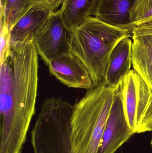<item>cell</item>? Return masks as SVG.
Listing matches in <instances>:
<instances>
[{
	"label": "cell",
	"instance_id": "7a4b0ae2",
	"mask_svg": "<svg viewBox=\"0 0 152 153\" xmlns=\"http://www.w3.org/2000/svg\"><path fill=\"white\" fill-rule=\"evenodd\" d=\"M117 85L110 86L103 80L87 90L73 106L70 134L71 153H97Z\"/></svg>",
	"mask_w": 152,
	"mask_h": 153
},
{
	"label": "cell",
	"instance_id": "9c48e42d",
	"mask_svg": "<svg viewBox=\"0 0 152 153\" xmlns=\"http://www.w3.org/2000/svg\"><path fill=\"white\" fill-rule=\"evenodd\" d=\"M132 65L152 88V24L132 28Z\"/></svg>",
	"mask_w": 152,
	"mask_h": 153
},
{
	"label": "cell",
	"instance_id": "6da1fadb",
	"mask_svg": "<svg viewBox=\"0 0 152 153\" xmlns=\"http://www.w3.org/2000/svg\"><path fill=\"white\" fill-rule=\"evenodd\" d=\"M1 63L0 153H21L35 112L38 54L34 37L11 47Z\"/></svg>",
	"mask_w": 152,
	"mask_h": 153
},
{
	"label": "cell",
	"instance_id": "9a60e30c",
	"mask_svg": "<svg viewBox=\"0 0 152 153\" xmlns=\"http://www.w3.org/2000/svg\"><path fill=\"white\" fill-rule=\"evenodd\" d=\"M151 17L152 0H136L130 11L131 24L126 28Z\"/></svg>",
	"mask_w": 152,
	"mask_h": 153
},
{
	"label": "cell",
	"instance_id": "30bf717a",
	"mask_svg": "<svg viewBox=\"0 0 152 153\" xmlns=\"http://www.w3.org/2000/svg\"><path fill=\"white\" fill-rule=\"evenodd\" d=\"M53 12L44 1L36 2L11 29V47L29 37H34Z\"/></svg>",
	"mask_w": 152,
	"mask_h": 153
},
{
	"label": "cell",
	"instance_id": "5b68a950",
	"mask_svg": "<svg viewBox=\"0 0 152 153\" xmlns=\"http://www.w3.org/2000/svg\"><path fill=\"white\" fill-rule=\"evenodd\" d=\"M122 103L134 134L152 131V88L134 70L120 81Z\"/></svg>",
	"mask_w": 152,
	"mask_h": 153
},
{
	"label": "cell",
	"instance_id": "d6986e66",
	"mask_svg": "<svg viewBox=\"0 0 152 153\" xmlns=\"http://www.w3.org/2000/svg\"><path fill=\"white\" fill-rule=\"evenodd\" d=\"M36 2H43L44 0H35Z\"/></svg>",
	"mask_w": 152,
	"mask_h": 153
},
{
	"label": "cell",
	"instance_id": "8fae6325",
	"mask_svg": "<svg viewBox=\"0 0 152 153\" xmlns=\"http://www.w3.org/2000/svg\"><path fill=\"white\" fill-rule=\"evenodd\" d=\"M132 40L126 37L113 49L109 59L104 80L110 86H116L131 71Z\"/></svg>",
	"mask_w": 152,
	"mask_h": 153
},
{
	"label": "cell",
	"instance_id": "3957f363",
	"mask_svg": "<svg viewBox=\"0 0 152 153\" xmlns=\"http://www.w3.org/2000/svg\"><path fill=\"white\" fill-rule=\"evenodd\" d=\"M132 34L93 16L71 31L70 51L90 73L93 85L104 80L110 56L118 43Z\"/></svg>",
	"mask_w": 152,
	"mask_h": 153
},
{
	"label": "cell",
	"instance_id": "7c38bea8",
	"mask_svg": "<svg viewBox=\"0 0 152 153\" xmlns=\"http://www.w3.org/2000/svg\"><path fill=\"white\" fill-rule=\"evenodd\" d=\"M136 0H99L94 16L105 23L126 28Z\"/></svg>",
	"mask_w": 152,
	"mask_h": 153
},
{
	"label": "cell",
	"instance_id": "5bb4252c",
	"mask_svg": "<svg viewBox=\"0 0 152 153\" xmlns=\"http://www.w3.org/2000/svg\"><path fill=\"white\" fill-rule=\"evenodd\" d=\"M35 2V0H4L3 6L1 7V23H5L10 31L21 17Z\"/></svg>",
	"mask_w": 152,
	"mask_h": 153
},
{
	"label": "cell",
	"instance_id": "ba28073f",
	"mask_svg": "<svg viewBox=\"0 0 152 153\" xmlns=\"http://www.w3.org/2000/svg\"><path fill=\"white\" fill-rule=\"evenodd\" d=\"M48 66L51 74L68 87L87 90L93 86L89 72L70 51L51 60Z\"/></svg>",
	"mask_w": 152,
	"mask_h": 153
},
{
	"label": "cell",
	"instance_id": "e0dca14e",
	"mask_svg": "<svg viewBox=\"0 0 152 153\" xmlns=\"http://www.w3.org/2000/svg\"><path fill=\"white\" fill-rule=\"evenodd\" d=\"M64 0H44V2L54 11L57 9Z\"/></svg>",
	"mask_w": 152,
	"mask_h": 153
},
{
	"label": "cell",
	"instance_id": "8992f818",
	"mask_svg": "<svg viewBox=\"0 0 152 153\" xmlns=\"http://www.w3.org/2000/svg\"><path fill=\"white\" fill-rule=\"evenodd\" d=\"M59 11L53 12L34 37L38 55L48 65L51 60L70 51L71 36Z\"/></svg>",
	"mask_w": 152,
	"mask_h": 153
},
{
	"label": "cell",
	"instance_id": "2e32d148",
	"mask_svg": "<svg viewBox=\"0 0 152 153\" xmlns=\"http://www.w3.org/2000/svg\"><path fill=\"white\" fill-rule=\"evenodd\" d=\"M10 31L4 23H1V63L10 54L11 52Z\"/></svg>",
	"mask_w": 152,
	"mask_h": 153
},
{
	"label": "cell",
	"instance_id": "ac0fdd59",
	"mask_svg": "<svg viewBox=\"0 0 152 153\" xmlns=\"http://www.w3.org/2000/svg\"><path fill=\"white\" fill-rule=\"evenodd\" d=\"M151 24H152V17L146 20L143 21L141 22H138V23L132 25V26L129 27L127 29L129 30L130 31H131L132 28L136 27V26H140V25H151Z\"/></svg>",
	"mask_w": 152,
	"mask_h": 153
},
{
	"label": "cell",
	"instance_id": "ffe728a7",
	"mask_svg": "<svg viewBox=\"0 0 152 153\" xmlns=\"http://www.w3.org/2000/svg\"><path fill=\"white\" fill-rule=\"evenodd\" d=\"M151 146L152 147V136L151 141Z\"/></svg>",
	"mask_w": 152,
	"mask_h": 153
},
{
	"label": "cell",
	"instance_id": "52a82bcc",
	"mask_svg": "<svg viewBox=\"0 0 152 153\" xmlns=\"http://www.w3.org/2000/svg\"><path fill=\"white\" fill-rule=\"evenodd\" d=\"M134 134L125 116L119 83L97 153H115Z\"/></svg>",
	"mask_w": 152,
	"mask_h": 153
},
{
	"label": "cell",
	"instance_id": "4fadbf2b",
	"mask_svg": "<svg viewBox=\"0 0 152 153\" xmlns=\"http://www.w3.org/2000/svg\"><path fill=\"white\" fill-rule=\"evenodd\" d=\"M99 0H64L59 10L67 27L72 31L94 15Z\"/></svg>",
	"mask_w": 152,
	"mask_h": 153
},
{
	"label": "cell",
	"instance_id": "277c9868",
	"mask_svg": "<svg viewBox=\"0 0 152 153\" xmlns=\"http://www.w3.org/2000/svg\"><path fill=\"white\" fill-rule=\"evenodd\" d=\"M73 106L61 98H47L31 132L33 153H71L70 134Z\"/></svg>",
	"mask_w": 152,
	"mask_h": 153
}]
</instances>
